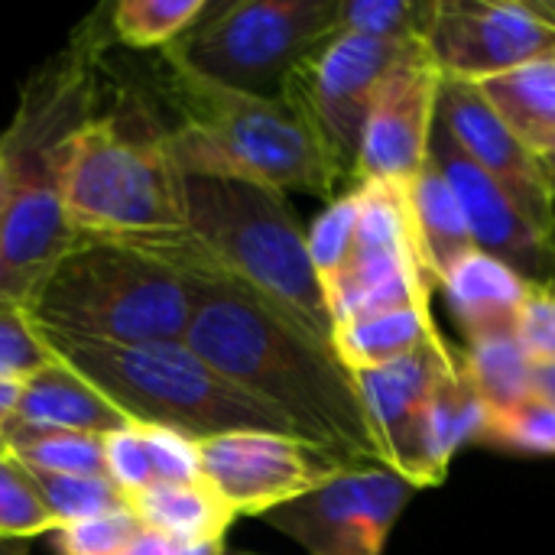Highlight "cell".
I'll use <instances>...</instances> for the list:
<instances>
[{
	"label": "cell",
	"mask_w": 555,
	"mask_h": 555,
	"mask_svg": "<svg viewBox=\"0 0 555 555\" xmlns=\"http://www.w3.org/2000/svg\"><path fill=\"white\" fill-rule=\"evenodd\" d=\"M189 280L195 302L182 341L208 367L276 410L299 439L345 468L380 465L354 374L325 338L237 280Z\"/></svg>",
	"instance_id": "obj_1"
},
{
	"label": "cell",
	"mask_w": 555,
	"mask_h": 555,
	"mask_svg": "<svg viewBox=\"0 0 555 555\" xmlns=\"http://www.w3.org/2000/svg\"><path fill=\"white\" fill-rule=\"evenodd\" d=\"M107 39V10H94L26 78L16 114L0 133L7 169L0 299L20 309L29 306L49 270L75 247L65 221V179L78 133L98 114V68Z\"/></svg>",
	"instance_id": "obj_2"
},
{
	"label": "cell",
	"mask_w": 555,
	"mask_h": 555,
	"mask_svg": "<svg viewBox=\"0 0 555 555\" xmlns=\"http://www.w3.org/2000/svg\"><path fill=\"white\" fill-rule=\"evenodd\" d=\"M156 91L172 117L166 130L185 176L244 179L328 202L345 185L315 137L283 101L208 81L172 49L156 55Z\"/></svg>",
	"instance_id": "obj_3"
},
{
	"label": "cell",
	"mask_w": 555,
	"mask_h": 555,
	"mask_svg": "<svg viewBox=\"0 0 555 555\" xmlns=\"http://www.w3.org/2000/svg\"><path fill=\"white\" fill-rule=\"evenodd\" d=\"M65 221L75 241H111L146 254L189 237L185 172L166 120L143 101L98 111L78 133Z\"/></svg>",
	"instance_id": "obj_4"
},
{
	"label": "cell",
	"mask_w": 555,
	"mask_h": 555,
	"mask_svg": "<svg viewBox=\"0 0 555 555\" xmlns=\"http://www.w3.org/2000/svg\"><path fill=\"white\" fill-rule=\"evenodd\" d=\"M185 218L189 237L153 250V257L182 273L237 280L332 345L335 325L325 289L286 192L244 179L185 176Z\"/></svg>",
	"instance_id": "obj_5"
},
{
	"label": "cell",
	"mask_w": 555,
	"mask_h": 555,
	"mask_svg": "<svg viewBox=\"0 0 555 555\" xmlns=\"http://www.w3.org/2000/svg\"><path fill=\"white\" fill-rule=\"evenodd\" d=\"M39 335L62 364L91 380L120 413H127L130 423L176 429L195 442L224 433L296 436L276 410L224 380L182 338L107 345L46 332Z\"/></svg>",
	"instance_id": "obj_6"
},
{
	"label": "cell",
	"mask_w": 555,
	"mask_h": 555,
	"mask_svg": "<svg viewBox=\"0 0 555 555\" xmlns=\"http://www.w3.org/2000/svg\"><path fill=\"white\" fill-rule=\"evenodd\" d=\"M192 280L172 263L111 241H75L26 306L46 335L107 345L179 341L192 322Z\"/></svg>",
	"instance_id": "obj_7"
},
{
	"label": "cell",
	"mask_w": 555,
	"mask_h": 555,
	"mask_svg": "<svg viewBox=\"0 0 555 555\" xmlns=\"http://www.w3.org/2000/svg\"><path fill=\"white\" fill-rule=\"evenodd\" d=\"M338 0L205 3L195 26L169 49L202 78L280 101L289 72L335 33Z\"/></svg>",
	"instance_id": "obj_8"
},
{
	"label": "cell",
	"mask_w": 555,
	"mask_h": 555,
	"mask_svg": "<svg viewBox=\"0 0 555 555\" xmlns=\"http://www.w3.org/2000/svg\"><path fill=\"white\" fill-rule=\"evenodd\" d=\"M413 42H384L335 29L286 78L280 101L306 124L345 189L354 185L367 114L387 78Z\"/></svg>",
	"instance_id": "obj_9"
},
{
	"label": "cell",
	"mask_w": 555,
	"mask_h": 555,
	"mask_svg": "<svg viewBox=\"0 0 555 555\" xmlns=\"http://www.w3.org/2000/svg\"><path fill=\"white\" fill-rule=\"evenodd\" d=\"M358 189V237L345 270L325 286L332 325L384 309L429 306L436 289L413 241L403 189L374 182H364Z\"/></svg>",
	"instance_id": "obj_10"
},
{
	"label": "cell",
	"mask_w": 555,
	"mask_h": 555,
	"mask_svg": "<svg viewBox=\"0 0 555 555\" xmlns=\"http://www.w3.org/2000/svg\"><path fill=\"white\" fill-rule=\"evenodd\" d=\"M413 494L416 488L384 465L341 468L332 481L263 520L309 555H384Z\"/></svg>",
	"instance_id": "obj_11"
},
{
	"label": "cell",
	"mask_w": 555,
	"mask_h": 555,
	"mask_svg": "<svg viewBox=\"0 0 555 555\" xmlns=\"http://www.w3.org/2000/svg\"><path fill=\"white\" fill-rule=\"evenodd\" d=\"M426 49L439 75L481 85L555 59V20L543 0H439Z\"/></svg>",
	"instance_id": "obj_12"
},
{
	"label": "cell",
	"mask_w": 555,
	"mask_h": 555,
	"mask_svg": "<svg viewBox=\"0 0 555 555\" xmlns=\"http://www.w3.org/2000/svg\"><path fill=\"white\" fill-rule=\"evenodd\" d=\"M202 478L241 517H267L332 481L345 465L283 433H224L198 442Z\"/></svg>",
	"instance_id": "obj_13"
},
{
	"label": "cell",
	"mask_w": 555,
	"mask_h": 555,
	"mask_svg": "<svg viewBox=\"0 0 555 555\" xmlns=\"http://www.w3.org/2000/svg\"><path fill=\"white\" fill-rule=\"evenodd\" d=\"M439 68L426 42H413L387 72L364 124L354 185L406 189L429 163V137L439 114Z\"/></svg>",
	"instance_id": "obj_14"
},
{
	"label": "cell",
	"mask_w": 555,
	"mask_h": 555,
	"mask_svg": "<svg viewBox=\"0 0 555 555\" xmlns=\"http://www.w3.org/2000/svg\"><path fill=\"white\" fill-rule=\"evenodd\" d=\"M439 120L459 150L527 215L533 228L555 237V198L543 176L540 153L517 137L472 81H439Z\"/></svg>",
	"instance_id": "obj_15"
},
{
	"label": "cell",
	"mask_w": 555,
	"mask_h": 555,
	"mask_svg": "<svg viewBox=\"0 0 555 555\" xmlns=\"http://www.w3.org/2000/svg\"><path fill=\"white\" fill-rule=\"evenodd\" d=\"M429 159L452 185L465 211L475 250L501 260L530 286L555 289V237L533 228L527 215L459 150L439 114L429 137Z\"/></svg>",
	"instance_id": "obj_16"
},
{
	"label": "cell",
	"mask_w": 555,
	"mask_h": 555,
	"mask_svg": "<svg viewBox=\"0 0 555 555\" xmlns=\"http://www.w3.org/2000/svg\"><path fill=\"white\" fill-rule=\"evenodd\" d=\"M455 358L459 351L446 338H436L393 364L354 371V384L380 452V465L406 478L413 488L420 468V436L426 406L436 380Z\"/></svg>",
	"instance_id": "obj_17"
},
{
	"label": "cell",
	"mask_w": 555,
	"mask_h": 555,
	"mask_svg": "<svg viewBox=\"0 0 555 555\" xmlns=\"http://www.w3.org/2000/svg\"><path fill=\"white\" fill-rule=\"evenodd\" d=\"M13 423L26 429L88 436H107L114 429L130 426L127 413H120L91 380L75 374L59 358L29 380H23Z\"/></svg>",
	"instance_id": "obj_18"
},
{
	"label": "cell",
	"mask_w": 555,
	"mask_h": 555,
	"mask_svg": "<svg viewBox=\"0 0 555 555\" xmlns=\"http://www.w3.org/2000/svg\"><path fill=\"white\" fill-rule=\"evenodd\" d=\"M491 410L478 397L462 354L442 371V377L433 387L426 420H423V436H420V468H416V488H436L446 481L452 459L485 439Z\"/></svg>",
	"instance_id": "obj_19"
},
{
	"label": "cell",
	"mask_w": 555,
	"mask_h": 555,
	"mask_svg": "<svg viewBox=\"0 0 555 555\" xmlns=\"http://www.w3.org/2000/svg\"><path fill=\"white\" fill-rule=\"evenodd\" d=\"M439 286L468 341L517 332V319L530 293L524 276L481 250H472L465 260H459Z\"/></svg>",
	"instance_id": "obj_20"
},
{
	"label": "cell",
	"mask_w": 555,
	"mask_h": 555,
	"mask_svg": "<svg viewBox=\"0 0 555 555\" xmlns=\"http://www.w3.org/2000/svg\"><path fill=\"white\" fill-rule=\"evenodd\" d=\"M403 198H406V215H410L420 260H423L429 280L439 286L446 280V273L475 250L465 211L433 159L403 189Z\"/></svg>",
	"instance_id": "obj_21"
},
{
	"label": "cell",
	"mask_w": 555,
	"mask_h": 555,
	"mask_svg": "<svg viewBox=\"0 0 555 555\" xmlns=\"http://www.w3.org/2000/svg\"><path fill=\"white\" fill-rule=\"evenodd\" d=\"M436 338H442V332L429 306H400L335 325L332 348L341 358V364L354 374L393 364Z\"/></svg>",
	"instance_id": "obj_22"
},
{
	"label": "cell",
	"mask_w": 555,
	"mask_h": 555,
	"mask_svg": "<svg viewBox=\"0 0 555 555\" xmlns=\"http://www.w3.org/2000/svg\"><path fill=\"white\" fill-rule=\"evenodd\" d=\"M130 511L137 520L172 540V543H208L224 540L231 524L237 520L224 501L208 488V481L195 485H153L130 498Z\"/></svg>",
	"instance_id": "obj_23"
},
{
	"label": "cell",
	"mask_w": 555,
	"mask_h": 555,
	"mask_svg": "<svg viewBox=\"0 0 555 555\" xmlns=\"http://www.w3.org/2000/svg\"><path fill=\"white\" fill-rule=\"evenodd\" d=\"M507 127L543 153L555 137V59H543L478 85Z\"/></svg>",
	"instance_id": "obj_24"
},
{
	"label": "cell",
	"mask_w": 555,
	"mask_h": 555,
	"mask_svg": "<svg viewBox=\"0 0 555 555\" xmlns=\"http://www.w3.org/2000/svg\"><path fill=\"white\" fill-rule=\"evenodd\" d=\"M462 364L491 413H504L533 393L537 367L527 358L517 332H501L468 341Z\"/></svg>",
	"instance_id": "obj_25"
},
{
	"label": "cell",
	"mask_w": 555,
	"mask_h": 555,
	"mask_svg": "<svg viewBox=\"0 0 555 555\" xmlns=\"http://www.w3.org/2000/svg\"><path fill=\"white\" fill-rule=\"evenodd\" d=\"M0 452L13 455L23 468L39 475L98 478L104 475V436L88 433H49L10 423Z\"/></svg>",
	"instance_id": "obj_26"
},
{
	"label": "cell",
	"mask_w": 555,
	"mask_h": 555,
	"mask_svg": "<svg viewBox=\"0 0 555 555\" xmlns=\"http://www.w3.org/2000/svg\"><path fill=\"white\" fill-rule=\"evenodd\" d=\"M205 13V0H120L107 7L111 39L130 49H169Z\"/></svg>",
	"instance_id": "obj_27"
},
{
	"label": "cell",
	"mask_w": 555,
	"mask_h": 555,
	"mask_svg": "<svg viewBox=\"0 0 555 555\" xmlns=\"http://www.w3.org/2000/svg\"><path fill=\"white\" fill-rule=\"evenodd\" d=\"M439 0H338L335 29L384 42H426Z\"/></svg>",
	"instance_id": "obj_28"
},
{
	"label": "cell",
	"mask_w": 555,
	"mask_h": 555,
	"mask_svg": "<svg viewBox=\"0 0 555 555\" xmlns=\"http://www.w3.org/2000/svg\"><path fill=\"white\" fill-rule=\"evenodd\" d=\"M358 221H361V189L351 185V189L338 192L325 205V211L312 221V228L306 231L309 260H312V270H315L322 289L345 270L354 237H358Z\"/></svg>",
	"instance_id": "obj_29"
},
{
	"label": "cell",
	"mask_w": 555,
	"mask_h": 555,
	"mask_svg": "<svg viewBox=\"0 0 555 555\" xmlns=\"http://www.w3.org/2000/svg\"><path fill=\"white\" fill-rule=\"evenodd\" d=\"M33 478H36V485L42 491V501H46L49 514L55 517V530L130 507L127 494L107 475L72 478V475H39V472H33Z\"/></svg>",
	"instance_id": "obj_30"
},
{
	"label": "cell",
	"mask_w": 555,
	"mask_h": 555,
	"mask_svg": "<svg viewBox=\"0 0 555 555\" xmlns=\"http://www.w3.org/2000/svg\"><path fill=\"white\" fill-rule=\"evenodd\" d=\"M55 530V517L49 514L42 491L29 468H23L13 455L0 452V540H29Z\"/></svg>",
	"instance_id": "obj_31"
},
{
	"label": "cell",
	"mask_w": 555,
	"mask_h": 555,
	"mask_svg": "<svg viewBox=\"0 0 555 555\" xmlns=\"http://www.w3.org/2000/svg\"><path fill=\"white\" fill-rule=\"evenodd\" d=\"M481 446L520 455H555V406L537 390L504 413H491Z\"/></svg>",
	"instance_id": "obj_32"
},
{
	"label": "cell",
	"mask_w": 555,
	"mask_h": 555,
	"mask_svg": "<svg viewBox=\"0 0 555 555\" xmlns=\"http://www.w3.org/2000/svg\"><path fill=\"white\" fill-rule=\"evenodd\" d=\"M52 361L55 354L49 351L39 328L29 322L26 309L0 299V377L23 384Z\"/></svg>",
	"instance_id": "obj_33"
},
{
	"label": "cell",
	"mask_w": 555,
	"mask_h": 555,
	"mask_svg": "<svg viewBox=\"0 0 555 555\" xmlns=\"http://www.w3.org/2000/svg\"><path fill=\"white\" fill-rule=\"evenodd\" d=\"M140 530L143 524L137 520V514L124 507L94 520L52 530V546L59 555H117Z\"/></svg>",
	"instance_id": "obj_34"
},
{
	"label": "cell",
	"mask_w": 555,
	"mask_h": 555,
	"mask_svg": "<svg viewBox=\"0 0 555 555\" xmlns=\"http://www.w3.org/2000/svg\"><path fill=\"white\" fill-rule=\"evenodd\" d=\"M140 426V423H137ZM143 442H146V455H150V468L156 485H195L205 481L202 478V455H198V442L176 433V429H163V426H140Z\"/></svg>",
	"instance_id": "obj_35"
},
{
	"label": "cell",
	"mask_w": 555,
	"mask_h": 555,
	"mask_svg": "<svg viewBox=\"0 0 555 555\" xmlns=\"http://www.w3.org/2000/svg\"><path fill=\"white\" fill-rule=\"evenodd\" d=\"M104 475L127 494V501L156 485L146 442L137 423L104 436Z\"/></svg>",
	"instance_id": "obj_36"
},
{
	"label": "cell",
	"mask_w": 555,
	"mask_h": 555,
	"mask_svg": "<svg viewBox=\"0 0 555 555\" xmlns=\"http://www.w3.org/2000/svg\"><path fill=\"white\" fill-rule=\"evenodd\" d=\"M517 338L527 351V358L533 361V367L540 364H553L555 361V289L553 286H530L520 319H517Z\"/></svg>",
	"instance_id": "obj_37"
},
{
	"label": "cell",
	"mask_w": 555,
	"mask_h": 555,
	"mask_svg": "<svg viewBox=\"0 0 555 555\" xmlns=\"http://www.w3.org/2000/svg\"><path fill=\"white\" fill-rule=\"evenodd\" d=\"M172 550H176L172 540H166V537H159V533L143 527L117 555H172Z\"/></svg>",
	"instance_id": "obj_38"
},
{
	"label": "cell",
	"mask_w": 555,
	"mask_h": 555,
	"mask_svg": "<svg viewBox=\"0 0 555 555\" xmlns=\"http://www.w3.org/2000/svg\"><path fill=\"white\" fill-rule=\"evenodd\" d=\"M20 390H23V384H20V380H7V377H0V446H3V436H7V429H10L13 416H16Z\"/></svg>",
	"instance_id": "obj_39"
},
{
	"label": "cell",
	"mask_w": 555,
	"mask_h": 555,
	"mask_svg": "<svg viewBox=\"0 0 555 555\" xmlns=\"http://www.w3.org/2000/svg\"><path fill=\"white\" fill-rule=\"evenodd\" d=\"M533 390L555 406V361L553 364H540L533 371Z\"/></svg>",
	"instance_id": "obj_40"
},
{
	"label": "cell",
	"mask_w": 555,
	"mask_h": 555,
	"mask_svg": "<svg viewBox=\"0 0 555 555\" xmlns=\"http://www.w3.org/2000/svg\"><path fill=\"white\" fill-rule=\"evenodd\" d=\"M3 218H7V169L0 156V270H3Z\"/></svg>",
	"instance_id": "obj_41"
},
{
	"label": "cell",
	"mask_w": 555,
	"mask_h": 555,
	"mask_svg": "<svg viewBox=\"0 0 555 555\" xmlns=\"http://www.w3.org/2000/svg\"><path fill=\"white\" fill-rule=\"evenodd\" d=\"M540 163H543V176H546V185H550V192H553L555 198V153H543Z\"/></svg>",
	"instance_id": "obj_42"
},
{
	"label": "cell",
	"mask_w": 555,
	"mask_h": 555,
	"mask_svg": "<svg viewBox=\"0 0 555 555\" xmlns=\"http://www.w3.org/2000/svg\"><path fill=\"white\" fill-rule=\"evenodd\" d=\"M0 555H26V543H20V540H0Z\"/></svg>",
	"instance_id": "obj_43"
},
{
	"label": "cell",
	"mask_w": 555,
	"mask_h": 555,
	"mask_svg": "<svg viewBox=\"0 0 555 555\" xmlns=\"http://www.w3.org/2000/svg\"><path fill=\"white\" fill-rule=\"evenodd\" d=\"M543 153H555V137H553V143H550V146H546ZM543 153H540V156H543Z\"/></svg>",
	"instance_id": "obj_44"
},
{
	"label": "cell",
	"mask_w": 555,
	"mask_h": 555,
	"mask_svg": "<svg viewBox=\"0 0 555 555\" xmlns=\"http://www.w3.org/2000/svg\"><path fill=\"white\" fill-rule=\"evenodd\" d=\"M224 555H254V553H237V550H224Z\"/></svg>",
	"instance_id": "obj_45"
}]
</instances>
